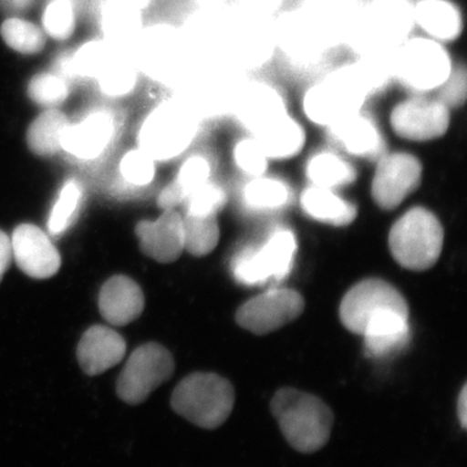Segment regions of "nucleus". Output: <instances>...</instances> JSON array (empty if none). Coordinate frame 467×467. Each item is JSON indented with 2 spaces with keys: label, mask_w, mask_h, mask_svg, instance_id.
<instances>
[{
  "label": "nucleus",
  "mask_w": 467,
  "mask_h": 467,
  "mask_svg": "<svg viewBox=\"0 0 467 467\" xmlns=\"http://www.w3.org/2000/svg\"><path fill=\"white\" fill-rule=\"evenodd\" d=\"M414 30L410 0H371L359 7L346 46L358 57L392 54Z\"/></svg>",
  "instance_id": "f257e3e1"
},
{
  "label": "nucleus",
  "mask_w": 467,
  "mask_h": 467,
  "mask_svg": "<svg viewBox=\"0 0 467 467\" xmlns=\"http://www.w3.org/2000/svg\"><path fill=\"white\" fill-rule=\"evenodd\" d=\"M275 15H267L243 7L238 3L229 5L223 61L248 73L267 66L275 57Z\"/></svg>",
  "instance_id": "f03ea898"
},
{
  "label": "nucleus",
  "mask_w": 467,
  "mask_h": 467,
  "mask_svg": "<svg viewBox=\"0 0 467 467\" xmlns=\"http://www.w3.org/2000/svg\"><path fill=\"white\" fill-rule=\"evenodd\" d=\"M355 61L334 67L304 92L301 109L312 124L330 128L340 119L364 110L370 99Z\"/></svg>",
  "instance_id": "7ed1b4c3"
},
{
  "label": "nucleus",
  "mask_w": 467,
  "mask_h": 467,
  "mask_svg": "<svg viewBox=\"0 0 467 467\" xmlns=\"http://www.w3.org/2000/svg\"><path fill=\"white\" fill-rule=\"evenodd\" d=\"M272 411L285 441L301 453H315L330 439L333 411L310 393L279 389L273 398Z\"/></svg>",
  "instance_id": "20e7f679"
},
{
  "label": "nucleus",
  "mask_w": 467,
  "mask_h": 467,
  "mask_svg": "<svg viewBox=\"0 0 467 467\" xmlns=\"http://www.w3.org/2000/svg\"><path fill=\"white\" fill-rule=\"evenodd\" d=\"M453 67L447 46L425 36H409L392 54L393 82L413 95L435 94Z\"/></svg>",
  "instance_id": "39448f33"
},
{
  "label": "nucleus",
  "mask_w": 467,
  "mask_h": 467,
  "mask_svg": "<svg viewBox=\"0 0 467 467\" xmlns=\"http://www.w3.org/2000/svg\"><path fill=\"white\" fill-rule=\"evenodd\" d=\"M235 392L232 383L214 373H193L175 387L171 408L202 429L213 430L232 414Z\"/></svg>",
  "instance_id": "423d86ee"
},
{
  "label": "nucleus",
  "mask_w": 467,
  "mask_h": 467,
  "mask_svg": "<svg viewBox=\"0 0 467 467\" xmlns=\"http://www.w3.org/2000/svg\"><path fill=\"white\" fill-rule=\"evenodd\" d=\"M201 119L186 100L162 103L144 121L140 149L155 161L177 158L192 143Z\"/></svg>",
  "instance_id": "0eeeda50"
},
{
  "label": "nucleus",
  "mask_w": 467,
  "mask_h": 467,
  "mask_svg": "<svg viewBox=\"0 0 467 467\" xmlns=\"http://www.w3.org/2000/svg\"><path fill=\"white\" fill-rule=\"evenodd\" d=\"M444 230L441 221L425 208H413L392 226L389 244L393 259L402 267L423 272L441 257Z\"/></svg>",
  "instance_id": "6e6552de"
},
{
  "label": "nucleus",
  "mask_w": 467,
  "mask_h": 467,
  "mask_svg": "<svg viewBox=\"0 0 467 467\" xmlns=\"http://www.w3.org/2000/svg\"><path fill=\"white\" fill-rule=\"evenodd\" d=\"M248 76L225 63L201 64L190 78L187 103L201 119H221L232 116L239 90Z\"/></svg>",
  "instance_id": "1a4fd4ad"
},
{
  "label": "nucleus",
  "mask_w": 467,
  "mask_h": 467,
  "mask_svg": "<svg viewBox=\"0 0 467 467\" xmlns=\"http://www.w3.org/2000/svg\"><path fill=\"white\" fill-rule=\"evenodd\" d=\"M174 373V359L160 344L150 343L135 349L117 379L119 398L129 405H140Z\"/></svg>",
  "instance_id": "9d476101"
},
{
  "label": "nucleus",
  "mask_w": 467,
  "mask_h": 467,
  "mask_svg": "<svg viewBox=\"0 0 467 467\" xmlns=\"http://www.w3.org/2000/svg\"><path fill=\"white\" fill-rule=\"evenodd\" d=\"M138 52L147 72L161 79H189L201 66L187 48L182 34L171 26L147 30L140 38Z\"/></svg>",
  "instance_id": "9b49d317"
},
{
  "label": "nucleus",
  "mask_w": 467,
  "mask_h": 467,
  "mask_svg": "<svg viewBox=\"0 0 467 467\" xmlns=\"http://www.w3.org/2000/svg\"><path fill=\"white\" fill-rule=\"evenodd\" d=\"M451 110L436 98L411 95L389 112L393 133L410 142H431L450 130Z\"/></svg>",
  "instance_id": "f8f14e48"
},
{
  "label": "nucleus",
  "mask_w": 467,
  "mask_h": 467,
  "mask_svg": "<svg viewBox=\"0 0 467 467\" xmlns=\"http://www.w3.org/2000/svg\"><path fill=\"white\" fill-rule=\"evenodd\" d=\"M296 241L288 230L276 232L256 250H245L233 264L236 281L243 285H263L270 278L284 279L290 273Z\"/></svg>",
  "instance_id": "ddd939ff"
},
{
  "label": "nucleus",
  "mask_w": 467,
  "mask_h": 467,
  "mask_svg": "<svg viewBox=\"0 0 467 467\" xmlns=\"http://www.w3.org/2000/svg\"><path fill=\"white\" fill-rule=\"evenodd\" d=\"M422 171L420 160L411 153L392 152L380 156L371 184L378 207L387 211L398 208L420 187Z\"/></svg>",
  "instance_id": "4468645a"
},
{
  "label": "nucleus",
  "mask_w": 467,
  "mask_h": 467,
  "mask_svg": "<svg viewBox=\"0 0 467 467\" xmlns=\"http://www.w3.org/2000/svg\"><path fill=\"white\" fill-rule=\"evenodd\" d=\"M303 310L299 292L288 288L266 291L243 304L236 312V324L254 334H269L299 318Z\"/></svg>",
  "instance_id": "2eb2a0df"
},
{
  "label": "nucleus",
  "mask_w": 467,
  "mask_h": 467,
  "mask_svg": "<svg viewBox=\"0 0 467 467\" xmlns=\"http://www.w3.org/2000/svg\"><path fill=\"white\" fill-rule=\"evenodd\" d=\"M389 308L409 313L407 300L392 285L382 279H365L347 292L340 304V319L350 333L361 335L368 319Z\"/></svg>",
  "instance_id": "dca6fc26"
},
{
  "label": "nucleus",
  "mask_w": 467,
  "mask_h": 467,
  "mask_svg": "<svg viewBox=\"0 0 467 467\" xmlns=\"http://www.w3.org/2000/svg\"><path fill=\"white\" fill-rule=\"evenodd\" d=\"M287 113V99L278 86L264 79L247 78L239 90L232 117L254 135Z\"/></svg>",
  "instance_id": "f3484780"
},
{
  "label": "nucleus",
  "mask_w": 467,
  "mask_h": 467,
  "mask_svg": "<svg viewBox=\"0 0 467 467\" xmlns=\"http://www.w3.org/2000/svg\"><path fill=\"white\" fill-rule=\"evenodd\" d=\"M276 48L297 67L322 63L333 52L300 8L275 16Z\"/></svg>",
  "instance_id": "a211bd4d"
},
{
  "label": "nucleus",
  "mask_w": 467,
  "mask_h": 467,
  "mask_svg": "<svg viewBox=\"0 0 467 467\" xmlns=\"http://www.w3.org/2000/svg\"><path fill=\"white\" fill-rule=\"evenodd\" d=\"M12 259L34 279H47L60 269L61 257L47 234L39 227L24 223L11 238Z\"/></svg>",
  "instance_id": "6ab92c4d"
},
{
  "label": "nucleus",
  "mask_w": 467,
  "mask_h": 467,
  "mask_svg": "<svg viewBox=\"0 0 467 467\" xmlns=\"http://www.w3.org/2000/svg\"><path fill=\"white\" fill-rule=\"evenodd\" d=\"M135 234L143 254L158 263H173L184 251L183 220L177 209L162 212L156 221H140Z\"/></svg>",
  "instance_id": "aec40b11"
},
{
  "label": "nucleus",
  "mask_w": 467,
  "mask_h": 467,
  "mask_svg": "<svg viewBox=\"0 0 467 467\" xmlns=\"http://www.w3.org/2000/svg\"><path fill=\"white\" fill-rule=\"evenodd\" d=\"M326 130L337 146L356 158L378 160L386 153L379 126L364 110L340 119Z\"/></svg>",
  "instance_id": "412c9836"
},
{
  "label": "nucleus",
  "mask_w": 467,
  "mask_h": 467,
  "mask_svg": "<svg viewBox=\"0 0 467 467\" xmlns=\"http://www.w3.org/2000/svg\"><path fill=\"white\" fill-rule=\"evenodd\" d=\"M126 343L121 335L106 326H92L77 348L79 367L88 376H99L125 358Z\"/></svg>",
  "instance_id": "4be33fe9"
},
{
  "label": "nucleus",
  "mask_w": 467,
  "mask_h": 467,
  "mask_svg": "<svg viewBox=\"0 0 467 467\" xmlns=\"http://www.w3.org/2000/svg\"><path fill=\"white\" fill-rule=\"evenodd\" d=\"M411 5L414 26L422 36L445 46L462 36V12L453 0H417Z\"/></svg>",
  "instance_id": "5701e85b"
},
{
  "label": "nucleus",
  "mask_w": 467,
  "mask_h": 467,
  "mask_svg": "<svg viewBox=\"0 0 467 467\" xmlns=\"http://www.w3.org/2000/svg\"><path fill=\"white\" fill-rule=\"evenodd\" d=\"M409 313L383 309L365 325L362 337L368 358H383L404 348L409 340Z\"/></svg>",
  "instance_id": "b1692460"
},
{
  "label": "nucleus",
  "mask_w": 467,
  "mask_h": 467,
  "mask_svg": "<svg viewBox=\"0 0 467 467\" xmlns=\"http://www.w3.org/2000/svg\"><path fill=\"white\" fill-rule=\"evenodd\" d=\"M115 135V121L109 113L95 112L76 125H67L63 135V147L77 159L98 158Z\"/></svg>",
  "instance_id": "393cba45"
},
{
  "label": "nucleus",
  "mask_w": 467,
  "mask_h": 467,
  "mask_svg": "<svg viewBox=\"0 0 467 467\" xmlns=\"http://www.w3.org/2000/svg\"><path fill=\"white\" fill-rule=\"evenodd\" d=\"M99 309L103 318L110 325H129L142 315V288L129 276H112L101 287Z\"/></svg>",
  "instance_id": "a878e982"
},
{
  "label": "nucleus",
  "mask_w": 467,
  "mask_h": 467,
  "mask_svg": "<svg viewBox=\"0 0 467 467\" xmlns=\"http://www.w3.org/2000/svg\"><path fill=\"white\" fill-rule=\"evenodd\" d=\"M252 137L256 138L269 160L295 158L304 149L306 140L303 125L290 113L267 125Z\"/></svg>",
  "instance_id": "bb28decb"
},
{
  "label": "nucleus",
  "mask_w": 467,
  "mask_h": 467,
  "mask_svg": "<svg viewBox=\"0 0 467 467\" xmlns=\"http://www.w3.org/2000/svg\"><path fill=\"white\" fill-rule=\"evenodd\" d=\"M304 211L315 220L334 226H347L355 221L358 209L352 202L343 201L334 190L312 186L301 195Z\"/></svg>",
  "instance_id": "cd10ccee"
},
{
  "label": "nucleus",
  "mask_w": 467,
  "mask_h": 467,
  "mask_svg": "<svg viewBox=\"0 0 467 467\" xmlns=\"http://www.w3.org/2000/svg\"><path fill=\"white\" fill-rule=\"evenodd\" d=\"M67 119L60 110L50 109L36 117L27 129L26 142L36 156L50 158L63 150V135Z\"/></svg>",
  "instance_id": "c85d7f7f"
},
{
  "label": "nucleus",
  "mask_w": 467,
  "mask_h": 467,
  "mask_svg": "<svg viewBox=\"0 0 467 467\" xmlns=\"http://www.w3.org/2000/svg\"><path fill=\"white\" fill-rule=\"evenodd\" d=\"M306 175L313 186L335 190L355 182V168L337 153L322 150L309 159L306 164Z\"/></svg>",
  "instance_id": "c756f323"
},
{
  "label": "nucleus",
  "mask_w": 467,
  "mask_h": 467,
  "mask_svg": "<svg viewBox=\"0 0 467 467\" xmlns=\"http://www.w3.org/2000/svg\"><path fill=\"white\" fill-rule=\"evenodd\" d=\"M101 27L113 45H125L135 41L142 27L140 11L109 0L101 11Z\"/></svg>",
  "instance_id": "7c9ffc66"
},
{
  "label": "nucleus",
  "mask_w": 467,
  "mask_h": 467,
  "mask_svg": "<svg viewBox=\"0 0 467 467\" xmlns=\"http://www.w3.org/2000/svg\"><path fill=\"white\" fill-rule=\"evenodd\" d=\"M182 220L184 251L196 257L211 254L220 241L216 216H193L186 213Z\"/></svg>",
  "instance_id": "2f4dec72"
},
{
  "label": "nucleus",
  "mask_w": 467,
  "mask_h": 467,
  "mask_svg": "<svg viewBox=\"0 0 467 467\" xmlns=\"http://www.w3.org/2000/svg\"><path fill=\"white\" fill-rule=\"evenodd\" d=\"M95 79L99 82L101 90L109 97H122L133 90L137 73L133 64L124 55L113 50Z\"/></svg>",
  "instance_id": "473e14b6"
},
{
  "label": "nucleus",
  "mask_w": 467,
  "mask_h": 467,
  "mask_svg": "<svg viewBox=\"0 0 467 467\" xmlns=\"http://www.w3.org/2000/svg\"><path fill=\"white\" fill-rule=\"evenodd\" d=\"M0 33L9 47L20 54H38L46 46L45 33L38 26L21 18L11 17L5 20Z\"/></svg>",
  "instance_id": "72a5a7b5"
},
{
  "label": "nucleus",
  "mask_w": 467,
  "mask_h": 467,
  "mask_svg": "<svg viewBox=\"0 0 467 467\" xmlns=\"http://www.w3.org/2000/svg\"><path fill=\"white\" fill-rule=\"evenodd\" d=\"M245 202L257 209L284 207L290 198L287 186L275 178L254 177L244 190Z\"/></svg>",
  "instance_id": "f704fd0d"
},
{
  "label": "nucleus",
  "mask_w": 467,
  "mask_h": 467,
  "mask_svg": "<svg viewBox=\"0 0 467 467\" xmlns=\"http://www.w3.org/2000/svg\"><path fill=\"white\" fill-rule=\"evenodd\" d=\"M81 187L76 181H67L61 190L58 201L52 209L50 220H48V230L54 235H60L72 223L76 212L78 211L81 202Z\"/></svg>",
  "instance_id": "c9c22d12"
},
{
  "label": "nucleus",
  "mask_w": 467,
  "mask_h": 467,
  "mask_svg": "<svg viewBox=\"0 0 467 467\" xmlns=\"http://www.w3.org/2000/svg\"><path fill=\"white\" fill-rule=\"evenodd\" d=\"M113 50L115 47L112 45L103 41L86 43L70 60V67L77 76L97 78Z\"/></svg>",
  "instance_id": "e433bc0d"
},
{
  "label": "nucleus",
  "mask_w": 467,
  "mask_h": 467,
  "mask_svg": "<svg viewBox=\"0 0 467 467\" xmlns=\"http://www.w3.org/2000/svg\"><path fill=\"white\" fill-rule=\"evenodd\" d=\"M75 8L70 0H54L43 15V26L57 41H66L75 32Z\"/></svg>",
  "instance_id": "4c0bfd02"
},
{
  "label": "nucleus",
  "mask_w": 467,
  "mask_h": 467,
  "mask_svg": "<svg viewBox=\"0 0 467 467\" xmlns=\"http://www.w3.org/2000/svg\"><path fill=\"white\" fill-rule=\"evenodd\" d=\"M27 94L34 103L52 109V107L60 106L63 101H66L67 88L60 77L38 75L30 81Z\"/></svg>",
  "instance_id": "58836bf2"
},
{
  "label": "nucleus",
  "mask_w": 467,
  "mask_h": 467,
  "mask_svg": "<svg viewBox=\"0 0 467 467\" xmlns=\"http://www.w3.org/2000/svg\"><path fill=\"white\" fill-rule=\"evenodd\" d=\"M226 193L217 184L207 182L190 193L186 199L187 214L193 216H217L226 204Z\"/></svg>",
  "instance_id": "ea45409f"
},
{
  "label": "nucleus",
  "mask_w": 467,
  "mask_h": 467,
  "mask_svg": "<svg viewBox=\"0 0 467 467\" xmlns=\"http://www.w3.org/2000/svg\"><path fill=\"white\" fill-rule=\"evenodd\" d=\"M234 160L236 167L252 175V177H261L266 171L267 159L265 150L257 142L256 138H243L234 147Z\"/></svg>",
  "instance_id": "a19ab883"
},
{
  "label": "nucleus",
  "mask_w": 467,
  "mask_h": 467,
  "mask_svg": "<svg viewBox=\"0 0 467 467\" xmlns=\"http://www.w3.org/2000/svg\"><path fill=\"white\" fill-rule=\"evenodd\" d=\"M122 177L135 186H146L155 177V160L142 150L126 153L119 165Z\"/></svg>",
  "instance_id": "79ce46f5"
},
{
  "label": "nucleus",
  "mask_w": 467,
  "mask_h": 467,
  "mask_svg": "<svg viewBox=\"0 0 467 467\" xmlns=\"http://www.w3.org/2000/svg\"><path fill=\"white\" fill-rule=\"evenodd\" d=\"M436 99L451 110L465 106L467 100V70L463 64L454 66L447 81L435 92Z\"/></svg>",
  "instance_id": "37998d69"
},
{
  "label": "nucleus",
  "mask_w": 467,
  "mask_h": 467,
  "mask_svg": "<svg viewBox=\"0 0 467 467\" xmlns=\"http://www.w3.org/2000/svg\"><path fill=\"white\" fill-rule=\"evenodd\" d=\"M209 177H211V164L208 160L202 156H192L183 162L174 181L189 198L190 193L209 182Z\"/></svg>",
  "instance_id": "c03bdc74"
},
{
  "label": "nucleus",
  "mask_w": 467,
  "mask_h": 467,
  "mask_svg": "<svg viewBox=\"0 0 467 467\" xmlns=\"http://www.w3.org/2000/svg\"><path fill=\"white\" fill-rule=\"evenodd\" d=\"M186 193L182 192L177 182L169 183L161 193L159 195L158 204L162 211H169V209H175L178 205L183 204L186 202Z\"/></svg>",
  "instance_id": "a18cd8bd"
},
{
  "label": "nucleus",
  "mask_w": 467,
  "mask_h": 467,
  "mask_svg": "<svg viewBox=\"0 0 467 467\" xmlns=\"http://www.w3.org/2000/svg\"><path fill=\"white\" fill-rule=\"evenodd\" d=\"M285 0H236L235 3L243 5V7L264 12V14L275 15V12L281 8Z\"/></svg>",
  "instance_id": "49530a36"
},
{
  "label": "nucleus",
  "mask_w": 467,
  "mask_h": 467,
  "mask_svg": "<svg viewBox=\"0 0 467 467\" xmlns=\"http://www.w3.org/2000/svg\"><path fill=\"white\" fill-rule=\"evenodd\" d=\"M12 261L11 238L0 230V282L7 272Z\"/></svg>",
  "instance_id": "de8ad7c7"
},
{
  "label": "nucleus",
  "mask_w": 467,
  "mask_h": 467,
  "mask_svg": "<svg viewBox=\"0 0 467 467\" xmlns=\"http://www.w3.org/2000/svg\"><path fill=\"white\" fill-rule=\"evenodd\" d=\"M34 0H0V11L5 14H18L26 11Z\"/></svg>",
  "instance_id": "09e8293b"
},
{
  "label": "nucleus",
  "mask_w": 467,
  "mask_h": 467,
  "mask_svg": "<svg viewBox=\"0 0 467 467\" xmlns=\"http://www.w3.org/2000/svg\"><path fill=\"white\" fill-rule=\"evenodd\" d=\"M457 414L462 429H466L467 425V391L466 386L461 389L459 400H457Z\"/></svg>",
  "instance_id": "8fccbe9b"
},
{
  "label": "nucleus",
  "mask_w": 467,
  "mask_h": 467,
  "mask_svg": "<svg viewBox=\"0 0 467 467\" xmlns=\"http://www.w3.org/2000/svg\"><path fill=\"white\" fill-rule=\"evenodd\" d=\"M113 2L138 9V11H142L143 8H146L147 5H150V0H113Z\"/></svg>",
  "instance_id": "3c124183"
},
{
  "label": "nucleus",
  "mask_w": 467,
  "mask_h": 467,
  "mask_svg": "<svg viewBox=\"0 0 467 467\" xmlns=\"http://www.w3.org/2000/svg\"><path fill=\"white\" fill-rule=\"evenodd\" d=\"M199 3L201 8H211V7H223V5H229V0H195Z\"/></svg>",
  "instance_id": "603ef678"
}]
</instances>
